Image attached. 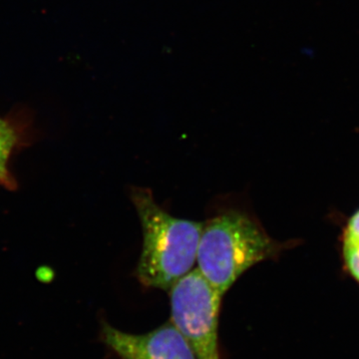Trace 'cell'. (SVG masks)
<instances>
[{
  "mask_svg": "<svg viewBox=\"0 0 359 359\" xmlns=\"http://www.w3.org/2000/svg\"><path fill=\"white\" fill-rule=\"evenodd\" d=\"M18 143L15 130L4 120L0 119V186L13 189L15 186L13 175L9 172L8 162Z\"/></svg>",
  "mask_w": 359,
  "mask_h": 359,
  "instance_id": "6",
  "label": "cell"
},
{
  "mask_svg": "<svg viewBox=\"0 0 359 359\" xmlns=\"http://www.w3.org/2000/svg\"><path fill=\"white\" fill-rule=\"evenodd\" d=\"M102 339L122 359H198L172 323L144 334H127L104 323Z\"/></svg>",
  "mask_w": 359,
  "mask_h": 359,
  "instance_id": "4",
  "label": "cell"
},
{
  "mask_svg": "<svg viewBox=\"0 0 359 359\" xmlns=\"http://www.w3.org/2000/svg\"><path fill=\"white\" fill-rule=\"evenodd\" d=\"M130 197L143 233L137 278L145 287L169 292L195 269L204 222L175 218L147 188L133 187Z\"/></svg>",
  "mask_w": 359,
  "mask_h": 359,
  "instance_id": "1",
  "label": "cell"
},
{
  "mask_svg": "<svg viewBox=\"0 0 359 359\" xmlns=\"http://www.w3.org/2000/svg\"><path fill=\"white\" fill-rule=\"evenodd\" d=\"M280 245L248 212L226 209L204 222L197 269L222 295L255 264L278 254Z\"/></svg>",
  "mask_w": 359,
  "mask_h": 359,
  "instance_id": "2",
  "label": "cell"
},
{
  "mask_svg": "<svg viewBox=\"0 0 359 359\" xmlns=\"http://www.w3.org/2000/svg\"><path fill=\"white\" fill-rule=\"evenodd\" d=\"M342 254L347 269L354 280L359 283V210L346 224L342 242Z\"/></svg>",
  "mask_w": 359,
  "mask_h": 359,
  "instance_id": "5",
  "label": "cell"
},
{
  "mask_svg": "<svg viewBox=\"0 0 359 359\" xmlns=\"http://www.w3.org/2000/svg\"><path fill=\"white\" fill-rule=\"evenodd\" d=\"M171 323L198 359H221L219 316L224 295L195 268L169 290Z\"/></svg>",
  "mask_w": 359,
  "mask_h": 359,
  "instance_id": "3",
  "label": "cell"
}]
</instances>
